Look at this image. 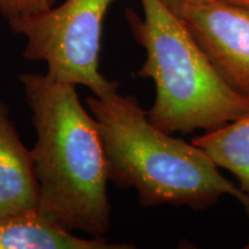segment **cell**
Instances as JSON below:
<instances>
[{"label": "cell", "instance_id": "cell-10", "mask_svg": "<svg viewBox=\"0 0 249 249\" xmlns=\"http://www.w3.org/2000/svg\"><path fill=\"white\" fill-rule=\"evenodd\" d=\"M167 8L171 9L174 14L180 17L182 11L189 6H195L202 2L208 1V0H160Z\"/></svg>", "mask_w": 249, "mask_h": 249}, {"label": "cell", "instance_id": "cell-1", "mask_svg": "<svg viewBox=\"0 0 249 249\" xmlns=\"http://www.w3.org/2000/svg\"><path fill=\"white\" fill-rule=\"evenodd\" d=\"M31 111L37 210L68 231L103 238L111 226L107 164L97 123L76 86L46 74L18 77Z\"/></svg>", "mask_w": 249, "mask_h": 249}, {"label": "cell", "instance_id": "cell-9", "mask_svg": "<svg viewBox=\"0 0 249 249\" xmlns=\"http://www.w3.org/2000/svg\"><path fill=\"white\" fill-rule=\"evenodd\" d=\"M61 0H0V14L9 22L49 11Z\"/></svg>", "mask_w": 249, "mask_h": 249}, {"label": "cell", "instance_id": "cell-8", "mask_svg": "<svg viewBox=\"0 0 249 249\" xmlns=\"http://www.w3.org/2000/svg\"><path fill=\"white\" fill-rule=\"evenodd\" d=\"M219 169L231 172L249 197V110L238 119L193 139Z\"/></svg>", "mask_w": 249, "mask_h": 249}, {"label": "cell", "instance_id": "cell-5", "mask_svg": "<svg viewBox=\"0 0 249 249\" xmlns=\"http://www.w3.org/2000/svg\"><path fill=\"white\" fill-rule=\"evenodd\" d=\"M180 18L222 79L249 98V7L208 0L186 7Z\"/></svg>", "mask_w": 249, "mask_h": 249}, {"label": "cell", "instance_id": "cell-4", "mask_svg": "<svg viewBox=\"0 0 249 249\" xmlns=\"http://www.w3.org/2000/svg\"><path fill=\"white\" fill-rule=\"evenodd\" d=\"M114 1L64 0L49 11L8 24L26 38L23 57L45 62L46 75L104 97L118 90V83L99 71L103 23Z\"/></svg>", "mask_w": 249, "mask_h": 249}, {"label": "cell", "instance_id": "cell-2", "mask_svg": "<svg viewBox=\"0 0 249 249\" xmlns=\"http://www.w3.org/2000/svg\"><path fill=\"white\" fill-rule=\"evenodd\" d=\"M86 103L101 133L108 181L134 189L142 205L201 210L232 195L249 214V197L207 152L156 127L135 96L116 90L104 97L90 96Z\"/></svg>", "mask_w": 249, "mask_h": 249}, {"label": "cell", "instance_id": "cell-11", "mask_svg": "<svg viewBox=\"0 0 249 249\" xmlns=\"http://www.w3.org/2000/svg\"><path fill=\"white\" fill-rule=\"evenodd\" d=\"M220 1H225V2H230V4H235V5L245 6V7H249V0H220Z\"/></svg>", "mask_w": 249, "mask_h": 249}, {"label": "cell", "instance_id": "cell-7", "mask_svg": "<svg viewBox=\"0 0 249 249\" xmlns=\"http://www.w3.org/2000/svg\"><path fill=\"white\" fill-rule=\"evenodd\" d=\"M104 238H80L38 210L0 218V249H130Z\"/></svg>", "mask_w": 249, "mask_h": 249}, {"label": "cell", "instance_id": "cell-3", "mask_svg": "<svg viewBox=\"0 0 249 249\" xmlns=\"http://www.w3.org/2000/svg\"><path fill=\"white\" fill-rule=\"evenodd\" d=\"M143 17L126 9V18L145 59L138 76L155 86L148 119L167 133L209 132L249 110L218 74L181 18L160 0H140Z\"/></svg>", "mask_w": 249, "mask_h": 249}, {"label": "cell", "instance_id": "cell-6", "mask_svg": "<svg viewBox=\"0 0 249 249\" xmlns=\"http://www.w3.org/2000/svg\"><path fill=\"white\" fill-rule=\"evenodd\" d=\"M37 205L33 154L21 141L8 107L0 101V218L35 210Z\"/></svg>", "mask_w": 249, "mask_h": 249}]
</instances>
